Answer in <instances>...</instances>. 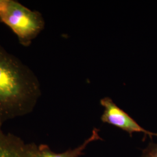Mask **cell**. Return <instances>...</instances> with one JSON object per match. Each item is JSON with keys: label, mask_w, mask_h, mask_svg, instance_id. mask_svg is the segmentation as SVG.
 <instances>
[{"label": "cell", "mask_w": 157, "mask_h": 157, "mask_svg": "<svg viewBox=\"0 0 157 157\" xmlns=\"http://www.w3.org/2000/svg\"><path fill=\"white\" fill-rule=\"evenodd\" d=\"M41 94L33 72L0 45V126L32 112Z\"/></svg>", "instance_id": "6da1fadb"}, {"label": "cell", "mask_w": 157, "mask_h": 157, "mask_svg": "<svg viewBox=\"0 0 157 157\" xmlns=\"http://www.w3.org/2000/svg\"><path fill=\"white\" fill-rule=\"evenodd\" d=\"M0 23H3L17 35L19 43L29 47L45 26L41 13L32 11L21 3L8 0L5 8L0 11Z\"/></svg>", "instance_id": "7a4b0ae2"}, {"label": "cell", "mask_w": 157, "mask_h": 157, "mask_svg": "<svg viewBox=\"0 0 157 157\" xmlns=\"http://www.w3.org/2000/svg\"><path fill=\"white\" fill-rule=\"evenodd\" d=\"M101 105L104 110L101 116V121L127 132L130 135L133 133H143L144 135L157 136V133L147 130L137 123L131 117L120 108L109 97L101 99Z\"/></svg>", "instance_id": "3957f363"}, {"label": "cell", "mask_w": 157, "mask_h": 157, "mask_svg": "<svg viewBox=\"0 0 157 157\" xmlns=\"http://www.w3.org/2000/svg\"><path fill=\"white\" fill-rule=\"evenodd\" d=\"M36 144L25 143L19 137L5 133L0 126V157H34Z\"/></svg>", "instance_id": "277c9868"}, {"label": "cell", "mask_w": 157, "mask_h": 157, "mask_svg": "<svg viewBox=\"0 0 157 157\" xmlns=\"http://www.w3.org/2000/svg\"><path fill=\"white\" fill-rule=\"evenodd\" d=\"M101 140L98 130L94 129L93 133L89 139L83 142L82 144L74 149H69L67 151L56 153L52 151L50 148L45 144H41L40 146H36L34 151V157H78L84 155V150L91 143L94 141Z\"/></svg>", "instance_id": "5b68a950"}, {"label": "cell", "mask_w": 157, "mask_h": 157, "mask_svg": "<svg viewBox=\"0 0 157 157\" xmlns=\"http://www.w3.org/2000/svg\"><path fill=\"white\" fill-rule=\"evenodd\" d=\"M141 157H157V143L150 142L142 151Z\"/></svg>", "instance_id": "8992f818"}, {"label": "cell", "mask_w": 157, "mask_h": 157, "mask_svg": "<svg viewBox=\"0 0 157 157\" xmlns=\"http://www.w3.org/2000/svg\"><path fill=\"white\" fill-rule=\"evenodd\" d=\"M8 0H0V11H2L7 4Z\"/></svg>", "instance_id": "52a82bcc"}]
</instances>
